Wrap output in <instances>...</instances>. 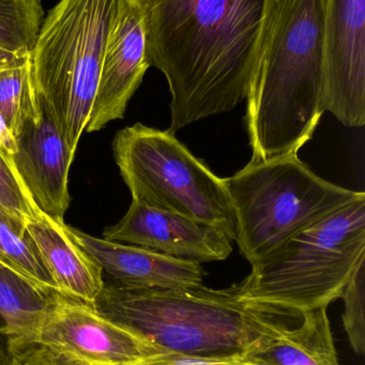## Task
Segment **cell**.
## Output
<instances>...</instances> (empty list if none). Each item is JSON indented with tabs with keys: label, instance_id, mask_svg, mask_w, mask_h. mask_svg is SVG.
<instances>
[{
	"label": "cell",
	"instance_id": "52a82bcc",
	"mask_svg": "<svg viewBox=\"0 0 365 365\" xmlns=\"http://www.w3.org/2000/svg\"><path fill=\"white\" fill-rule=\"evenodd\" d=\"M113 152L133 200L207 223L236 240L226 179L195 158L175 133L136 123L116 134Z\"/></svg>",
	"mask_w": 365,
	"mask_h": 365
},
{
	"label": "cell",
	"instance_id": "ac0fdd59",
	"mask_svg": "<svg viewBox=\"0 0 365 365\" xmlns=\"http://www.w3.org/2000/svg\"><path fill=\"white\" fill-rule=\"evenodd\" d=\"M0 261L14 268L38 284L57 291L55 283L51 280L34 245L26 234V223L9 214L1 206Z\"/></svg>",
	"mask_w": 365,
	"mask_h": 365
},
{
	"label": "cell",
	"instance_id": "8992f818",
	"mask_svg": "<svg viewBox=\"0 0 365 365\" xmlns=\"http://www.w3.org/2000/svg\"><path fill=\"white\" fill-rule=\"evenodd\" d=\"M226 182L236 217L235 242L251 266L365 195L321 179L298 153L251 160Z\"/></svg>",
	"mask_w": 365,
	"mask_h": 365
},
{
	"label": "cell",
	"instance_id": "7c38bea8",
	"mask_svg": "<svg viewBox=\"0 0 365 365\" xmlns=\"http://www.w3.org/2000/svg\"><path fill=\"white\" fill-rule=\"evenodd\" d=\"M103 240L201 264L224 261L233 251L231 240L216 227L133 199L124 218L104 230Z\"/></svg>",
	"mask_w": 365,
	"mask_h": 365
},
{
	"label": "cell",
	"instance_id": "2e32d148",
	"mask_svg": "<svg viewBox=\"0 0 365 365\" xmlns=\"http://www.w3.org/2000/svg\"><path fill=\"white\" fill-rule=\"evenodd\" d=\"M298 327H281L246 355L269 365H341L327 308L301 315Z\"/></svg>",
	"mask_w": 365,
	"mask_h": 365
},
{
	"label": "cell",
	"instance_id": "603a6c76",
	"mask_svg": "<svg viewBox=\"0 0 365 365\" xmlns=\"http://www.w3.org/2000/svg\"><path fill=\"white\" fill-rule=\"evenodd\" d=\"M12 365H89L66 357L41 345H34L13 356Z\"/></svg>",
	"mask_w": 365,
	"mask_h": 365
},
{
	"label": "cell",
	"instance_id": "d6986e66",
	"mask_svg": "<svg viewBox=\"0 0 365 365\" xmlns=\"http://www.w3.org/2000/svg\"><path fill=\"white\" fill-rule=\"evenodd\" d=\"M0 206L24 223L47 218L34 203L15 170L12 158L0 149Z\"/></svg>",
	"mask_w": 365,
	"mask_h": 365
},
{
	"label": "cell",
	"instance_id": "cb8c5ba5",
	"mask_svg": "<svg viewBox=\"0 0 365 365\" xmlns=\"http://www.w3.org/2000/svg\"><path fill=\"white\" fill-rule=\"evenodd\" d=\"M0 149L4 150L10 156H12L15 152L14 137L6 126L1 115H0Z\"/></svg>",
	"mask_w": 365,
	"mask_h": 365
},
{
	"label": "cell",
	"instance_id": "d4e9b609",
	"mask_svg": "<svg viewBox=\"0 0 365 365\" xmlns=\"http://www.w3.org/2000/svg\"><path fill=\"white\" fill-rule=\"evenodd\" d=\"M27 57H21L0 49V70L23 64L27 60Z\"/></svg>",
	"mask_w": 365,
	"mask_h": 365
},
{
	"label": "cell",
	"instance_id": "6da1fadb",
	"mask_svg": "<svg viewBox=\"0 0 365 365\" xmlns=\"http://www.w3.org/2000/svg\"><path fill=\"white\" fill-rule=\"evenodd\" d=\"M150 66L171 94L173 133L235 109L261 55L265 0H141Z\"/></svg>",
	"mask_w": 365,
	"mask_h": 365
},
{
	"label": "cell",
	"instance_id": "4fadbf2b",
	"mask_svg": "<svg viewBox=\"0 0 365 365\" xmlns=\"http://www.w3.org/2000/svg\"><path fill=\"white\" fill-rule=\"evenodd\" d=\"M73 240L118 284L147 289H188L204 285L199 262L174 259L149 249L109 242L66 225Z\"/></svg>",
	"mask_w": 365,
	"mask_h": 365
},
{
	"label": "cell",
	"instance_id": "30bf717a",
	"mask_svg": "<svg viewBox=\"0 0 365 365\" xmlns=\"http://www.w3.org/2000/svg\"><path fill=\"white\" fill-rule=\"evenodd\" d=\"M36 345L89 365H128L159 351L94 304L64 295L43 324Z\"/></svg>",
	"mask_w": 365,
	"mask_h": 365
},
{
	"label": "cell",
	"instance_id": "9c48e42d",
	"mask_svg": "<svg viewBox=\"0 0 365 365\" xmlns=\"http://www.w3.org/2000/svg\"><path fill=\"white\" fill-rule=\"evenodd\" d=\"M14 139L11 158L34 203L47 216L64 221L70 205L69 171L74 154L51 107L32 87Z\"/></svg>",
	"mask_w": 365,
	"mask_h": 365
},
{
	"label": "cell",
	"instance_id": "5b68a950",
	"mask_svg": "<svg viewBox=\"0 0 365 365\" xmlns=\"http://www.w3.org/2000/svg\"><path fill=\"white\" fill-rule=\"evenodd\" d=\"M119 0H59L27 58L32 89L51 107L75 154L89 121Z\"/></svg>",
	"mask_w": 365,
	"mask_h": 365
},
{
	"label": "cell",
	"instance_id": "4316f807",
	"mask_svg": "<svg viewBox=\"0 0 365 365\" xmlns=\"http://www.w3.org/2000/svg\"><path fill=\"white\" fill-rule=\"evenodd\" d=\"M12 364L13 355L9 349L6 336L2 334L1 327H0V365H12Z\"/></svg>",
	"mask_w": 365,
	"mask_h": 365
},
{
	"label": "cell",
	"instance_id": "484cf974",
	"mask_svg": "<svg viewBox=\"0 0 365 365\" xmlns=\"http://www.w3.org/2000/svg\"><path fill=\"white\" fill-rule=\"evenodd\" d=\"M278 1L279 0H265V21H264L263 43H261V47H263L266 36H267L270 23H271L272 15H274V9H276Z\"/></svg>",
	"mask_w": 365,
	"mask_h": 365
},
{
	"label": "cell",
	"instance_id": "44dd1931",
	"mask_svg": "<svg viewBox=\"0 0 365 365\" xmlns=\"http://www.w3.org/2000/svg\"><path fill=\"white\" fill-rule=\"evenodd\" d=\"M341 298L344 302L345 331L355 353L362 356L365 351V259L356 268Z\"/></svg>",
	"mask_w": 365,
	"mask_h": 365
},
{
	"label": "cell",
	"instance_id": "8fae6325",
	"mask_svg": "<svg viewBox=\"0 0 365 365\" xmlns=\"http://www.w3.org/2000/svg\"><path fill=\"white\" fill-rule=\"evenodd\" d=\"M150 68L145 10L141 0H119L103 56L98 91L85 130L98 132L122 119Z\"/></svg>",
	"mask_w": 365,
	"mask_h": 365
},
{
	"label": "cell",
	"instance_id": "277c9868",
	"mask_svg": "<svg viewBox=\"0 0 365 365\" xmlns=\"http://www.w3.org/2000/svg\"><path fill=\"white\" fill-rule=\"evenodd\" d=\"M364 259L365 195L287 240L234 287L250 306L301 317L341 298Z\"/></svg>",
	"mask_w": 365,
	"mask_h": 365
},
{
	"label": "cell",
	"instance_id": "e0dca14e",
	"mask_svg": "<svg viewBox=\"0 0 365 365\" xmlns=\"http://www.w3.org/2000/svg\"><path fill=\"white\" fill-rule=\"evenodd\" d=\"M43 21L41 0H0V49L27 57Z\"/></svg>",
	"mask_w": 365,
	"mask_h": 365
},
{
	"label": "cell",
	"instance_id": "ba28073f",
	"mask_svg": "<svg viewBox=\"0 0 365 365\" xmlns=\"http://www.w3.org/2000/svg\"><path fill=\"white\" fill-rule=\"evenodd\" d=\"M324 110L365 123V0H323Z\"/></svg>",
	"mask_w": 365,
	"mask_h": 365
},
{
	"label": "cell",
	"instance_id": "3957f363",
	"mask_svg": "<svg viewBox=\"0 0 365 365\" xmlns=\"http://www.w3.org/2000/svg\"><path fill=\"white\" fill-rule=\"evenodd\" d=\"M94 306L159 351L189 356L246 354L284 326L279 315L240 300L234 285L171 289L114 283L104 285Z\"/></svg>",
	"mask_w": 365,
	"mask_h": 365
},
{
	"label": "cell",
	"instance_id": "7a4b0ae2",
	"mask_svg": "<svg viewBox=\"0 0 365 365\" xmlns=\"http://www.w3.org/2000/svg\"><path fill=\"white\" fill-rule=\"evenodd\" d=\"M253 162L298 153L324 115L323 0H279L249 86Z\"/></svg>",
	"mask_w": 365,
	"mask_h": 365
},
{
	"label": "cell",
	"instance_id": "ffe728a7",
	"mask_svg": "<svg viewBox=\"0 0 365 365\" xmlns=\"http://www.w3.org/2000/svg\"><path fill=\"white\" fill-rule=\"evenodd\" d=\"M30 94L27 60L19 66L0 70V115L13 137L21 126Z\"/></svg>",
	"mask_w": 365,
	"mask_h": 365
},
{
	"label": "cell",
	"instance_id": "7402d4cb",
	"mask_svg": "<svg viewBox=\"0 0 365 365\" xmlns=\"http://www.w3.org/2000/svg\"><path fill=\"white\" fill-rule=\"evenodd\" d=\"M128 365H269L256 361L246 354L233 356H189L158 351Z\"/></svg>",
	"mask_w": 365,
	"mask_h": 365
},
{
	"label": "cell",
	"instance_id": "5bb4252c",
	"mask_svg": "<svg viewBox=\"0 0 365 365\" xmlns=\"http://www.w3.org/2000/svg\"><path fill=\"white\" fill-rule=\"evenodd\" d=\"M26 234L57 291L94 304L104 289L102 268L73 240L64 221L49 216L29 221L26 223Z\"/></svg>",
	"mask_w": 365,
	"mask_h": 365
},
{
	"label": "cell",
	"instance_id": "9a60e30c",
	"mask_svg": "<svg viewBox=\"0 0 365 365\" xmlns=\"http://www.w3.org/2000/svg\"><path fill=\"white\" fill-rule=\"evenodd\" d=\"M62 296L0 261L1 330L13 356L36 345L43 324Z\"/></svg>",
	"mask_w": 365,
	"mask_h": 365
}]
</instances>
